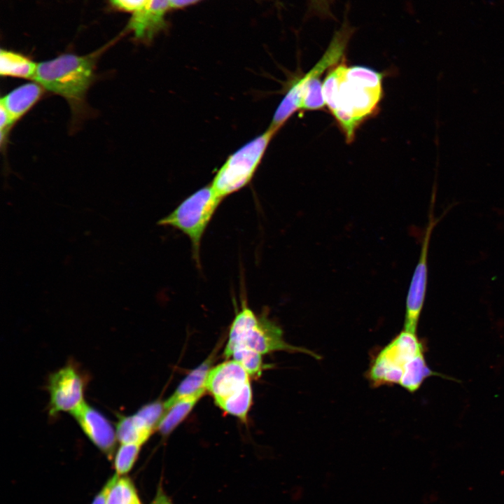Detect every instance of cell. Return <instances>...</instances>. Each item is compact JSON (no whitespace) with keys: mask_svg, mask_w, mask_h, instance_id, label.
<instances>
[{"mask_svg":"<svg viewBox=\"0 0 504 504\" xmlns=\"http://www.w3.org/2000/svg\"><path fill=\"white\" fill-rule=\"evenodd\" d=\"M383 74L363 66L340 63L328 71L323 83L326 106L335 118L346 142L377 111L382 97Z\"/></svg>","mask_w":504,"mask_h":504,"instance_id":"1","label":"cell"},{"mask_svg":"<svg viewBox=\"0 0 504 504\" xmlns=\"http://www.w3.org/2000/svg\"><path fill=\"white\" fill-rule=\"evenodd\" d=\"M432 376L448 379L428 367L424 343L416 333L404 329L375 354L366 373L373 387L398 384L410 393Z\"/></svg>","mask_w":504,"mask_h":504,"instance_id":"2","label":"cell"},{"mask_svg":"<svg viewBox=\"0 0 504 504\" xmlns=\"http://www.w3.org/2000/svg\"><path fill=\"white\" fill-rule=\"evenodd\" d=\"M110 45L88 55L66 53L38 63L33 80L45 90L63 97L71 108L74 120L78 119L86 109L85 97L94 80L97 60Z\"/></svg>","mask_w":504,"mask_h":504,"instance_id":"3","label":"cell"},{"mask_svg":"<svg viewBox=\"0 0 504 504\" xmlns=\"http://www.w3.org/2000/svg\"><path fill=\"white\" fill-rule=\"evenodd\" d=\"M351 31L342 27L334 35L319 61L302 77L295 79L276 108L270 127L279 130L298 109L319 110L326 106L321 77L342 57Z\"/></svg>","mask_w":504,"mask_h":504,"instance_id":"4","label":"cell"},{"mask_svg":"<svg viewBox=\"0 0 504 504\" xmlns=\"http://www.w3.org/2000/svg\"><path fill=\"white\" fill-rule=\"evenodd\" d=\"M239 312L237 313L230 328L228 340L224 356L231 357L233 351L246 347L262 354L277 351L307 354L318 359L316 353L300 346H293L284 339L281 327L265 314L256 315L243 300Z\"/></svg>","mask_w":504,"mask_h":504,"instance_id":"5","label":"cell"},{"mask_svg":"<svg viewBox=\"0 0 504 504\" xmlns=\"http://www.w3.org/2000/svg\"><path fill=\"white\" fill-rule=\"evenodd\" d=\"M223 199L216 195L211 184L195 192L158 225L170 226L181 231L190 240L192 256L200 265V245L204 233Z\"/></svg>","mask_w":504,"mask_h":504,"instance_id":"6","label":"cell"},{"mask_svg":"<svg viewBox=\"0 0 504 504\" xmlns=\"http://www.w3.org/2000/svg\"><path fill=\"white\" fill-rule=\"evenodd\" d=\"M278 130L270 127L232 155L217 172L211 184L224 199L246 186L252 179L272 139Z\"/></svg>","mask_w":504,"mask_h":504,"instance_id":"7","label":"cell"},{"mask_svg":"<svg viewBox=\"0 0 504 504\" xmlns=\"http://www.w3.org/2000/svg\"><path fill=\"white\" fill-rule=\"evenodd\" d=\"M85 383L83 376L72 364L50 374L47 384L50 415L61 412L71 413L83 403Z\"/></svg>","mask_w":504,"mask_h":504,"instance_id":"8","label":"cell"},{"mask_svg":"<svg viewBox=\"0 0 504 504\" xmlns=\"http://www.w3.org/2000/svg\"><path fill=\"white\" fill-rule=\"evenodd\" d=\"M433 203L434 197H433L432 200V208H430L428 223L422 241L419 261L411 279L406 298L404 330L413 333H416L420 315L425 301L430 239L433 230L439 220V218L435 219L433 216Z\"/></svg>","mask_w":504,"mask_h":504,"instance_id":"9","label":"cell"},{"mask_svg":"<svg viewBox=\"0 0 504 504\" xmlns=\"http://www.w3.org/2000/svg\"><path fill=\"white\" fill-rule=\"evenodd\" d=\"M71 414L89 440L109 459L113 458L118 439L111 423L85 401Z\"/></svg>","mask_w":504,"mask_h":504,"instance_id":"10","label":"cell"},{"mask_svg":"<svg viewBox=\"0 0 504 504\" xmlns=\"http://www.w3.org/2000/svg\"><path fill=\"white\" fill-rule=\"evenodd\" d=\"M249 377L239 363L227 360L211 368L205 386L218 405L250 385Z\"/></svg>","mask_w":504,"mask_h":504,"instance_id":"11","label":"cell"},{"mask_svg":"<svg viewBox=\"0 0 504 504\" xmlns=\"http://www.w3.org/2000/svg\"><path fill=\"white\" fill-rule=\"evenodd\" d=\"M169 0H149L144 8L132 14L127 29L136 39L150 41L164 26Z\"/></svg>","mask_w":504,"mask_h":504,"instance_id":"12","label":"cell"},{"mask_svg":"<svg viewBox=\"0 0 504 504\" xmlns=\"http://www.w3.org/2000/svg\"><path fill=\"white\" fill-rule=\"evenodd\" d=\"M44 90L40 84L33 81L13 89L1 98L0 106L6 112L12 126L40 100Z\"/></svg>","mask_w":504,"mask_h":504,"instance_id":"13","label":"cell"},{"mask_svg":"<svg viewBox=\"0 0 504 504\" xmlns=\"http://www.w3.org/2000/svg\"><path fill=\"white\" fill-rule=\"evenodd\" d=\"M214 359V354H212L185 377L174 393L164 402L165 411L181 399L193 395L203 389H206L205 386L206 381Z\"/></svg>","mask_w":504,"mask_h":504,"instance_id":"14","label":"cell"},{"mask_svg":"<svg viewBox=\"0 0 504 504\" xmlns=\"http://www.w3.org/2000/svg\"><path fill=\"white\" fill-rule=\"evenodd\" d=\"M115 430L117 439L121 444L142 445L155 430L135 413L130 416H120Z\"/></svg>","mask_w":504,"mask_h":504,"instance_id":"15","label":"cell"},{"mask_svg":"<svg viewBox=\"0 0 504 504\" xmlns=\"http://www.w3.org/2000/svg\"><path fill=\"white\" fill-rule=\"evenodd\" d=\"M37 64L20 53L1 49L0 74L2 76L33 80Z\"/></svg>","mask_w":504,"mask_h":504,"instance_id":"16","label":"cell"},{"mask_svg":"<svg viewBox=\"0 0 504 504\" xmlns=\"http://www.w3.org/2000/svg\"><path fill=\"white\" fill-rule=\"evenodd\" d=\"M206 389H203L193 395L186 397L176 402L164 412L157 430L162 435H167L188 415Z\"/></svg>","mask_w":504,"mask_h":504,"instance_id":"17","label":"cell"},{"mask_svg":"<svg viewBox=\"0 0 504 504\" xmlns=\"http://www.w3.org/2000/svg\"><path fill=\"white\" fill-rule=\"evenodd\" d=\"M106 504H141L134 484L126 476L116 475Z\"/></svg>","mask_w":504,"mask_h":504,"instance_id":"18","label":"cell"},{"mask_svg":"<svg viewBox=\"0 0 504 504\" xmlns=\"http://www.w3.org/2000/svg\"><path fill=\"white\" fill-rule=\"evenodd\" d=\"M252 389L251 384L238 394L224 400L218 406L225 412L246 421L248 412L252 404Z\"/></svg>","mask_w":504,"mask_h":504,"instance_id":"19","label":"cell"},{"mask_svg":"<svg viewBox=\"0 0 504 504\" xmlns=\"http://www.w3.org/2000/svg\"><path fill=\"white\" fill-rule=\"evenodd\" d=\"M231 357L239 363L250 377H258L263 369L262 354L255 350L246 347L235 349Z\"/></svg>","mask_w":504,"mask_h":504,"instance_id":"20","label":"cell"},{"mask_svg":"<svg viewBox=\"0 0 504 504\" xmlns=\"http://www.w3.org/2000/svg\"><path fill=\"white\" fill-rule=\"evenodd\" d=\"M141 445L132 443L121 444L114 457L115 474L124 476L132 468Z\"/></svg>","mask_w":504,"mask_h":504,"instance_id":"21","label":"cell"},{"mask_svg":"<svg viewBox=\"0 0 504 504\" xmlns=\"http://www.w3.org/2000/svg\"><path fill=\"white\" fill-rule=\"evenodd\" d=\"M111 4L119 10L131 12L132 14L139 12L146 7L149 0H110Z\"/></svg>","mask_w":504,"mask_h":504,"instance_id":"22","label":"cell"},{"mask_svg":"<svg viewBox=\"0 0 504 504\" xmlns=\"http://www.w3.org/2000/svg\"><path fill=\"white\" fill-rule=\"evenodd\" d=\"M332 0H311V8L316 14L323 16H331L330 6Z\"/></svg>","mask_w":504,"mask_h":504,"instance_id":"23","label":"cell"},{"mask_svg":"<svg viewBox=\"0 0 504 504\" xmlns=\"http://www.w3.org/2000/svg\"><path fill=\"white\" fill-rule=\"evenodd\" d=\"M115 477H116V474H115L112 477H111L108 480V482L105 484V485L103 486L102 490L95 496L92 504H106L107 497H108L109 490H110L113 482L115 481Z\"/></svg>","mask_w":504,"mask_h":504,"instance_id":"24","label":"cell"},{"mask_svg":"<svg viewBox=\"0 0 504 504\" xmlns=\"http://www.w3.org/2000/svg\"><path fill=\"white\" fill-rule=\"evenodd\" d=\"M150 504H173L170 498L164 491L162 486H159L156 495Z\"/></svg>","mask_w":504,"mask_h":504,"instance_id":"25","label":"cell"},{"mask_svg":"<svg viewBox=\"0 0 504 504\" xmlns=\"http://www.w3.org/2000/svg\"><path fill=\"white\" fill-rule=\"evenodd\" d=\"M199 1L200 0H169V8H181L195 4Z\"/></svg>","mask_w":504,"mask_h":504,"instance_id":"26","label":"cell"}]
</instances>
